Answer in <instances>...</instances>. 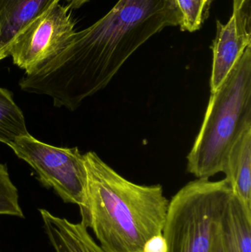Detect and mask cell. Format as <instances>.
Listing matches in <instances>:
<instances>
[{"label":"cell","instance_id":"1","mask_svg":"<svg viewBox=\"0 0 251 252\" xmlns=\"http://www.w3.org/2000/svg\"><path fill=\"white\" fill-rule=\"evenodd\" d=\"M180 22L176 0H119L94 25L75 32L56 57L25 74L19 87L48 96L56 107L75 111L106 88L149 38Z\"/></svg>","mask_w":251,"mask_h":252},{"label":"cell","instance_id":"2","mask_svg":"<svg viewBox=\"0 0 251 252\" xmlns=\"http://www.w3.org/2000/svg\"><path fill=\"white\" fill-rule=\"evenodd\" d=\"M84 158L87 187L81 222L106 252H143L146 242L163 232L169 201L162 185L130 182L94 151Z\"/></svg>","mask_w":251,"mask_h":252},{"label":"cell","instance_id":"3","mask_svg":"<svg viewBox=\"0 0 251 252\" xmlns=\"http://www.w3.org/2000/svg\"><path fill=\"white\" fill-rule=\"evenodd\" d=\"M251 124V45L222 84L211 93L206 115L187 157V171L197 179L221 173L225 157L242 130Z\"/></svg>","mask_w":251,"mask_h":252},{"label":"cell","instance_id":"4","mask_svg":"<svg viewBox=\"0 0 251 252\" xmlns=\"http://www.w3.org/2000/svg\"><path fill=\"white\" fill-rule=\"evenodd\" d=\"M234 191L224 179H198L169 202L162 235L166 252H216L221 223Z\"/></svg>","mask_w":251,"mask_h":252},{"label":"cell","instance_id":"5","mask_svg":"<svg viewBox=\"0 0 251 252\" xmlns=\"http://www.w3.org/2000/svg\"><path fill=\"white\" fill-rule=\"evenodd\" d=\"M10 148L18 158L28 163L40 182L52 188L65 203L85 204L87 171L84 154L75 148L53 146L30 133L16 139Z\"/></svg>","mask_w":251,"mask_h":252},{"label":"cell","instance_id":"6","mask_svg":"<svg viewBox=\"0 0 251 252\" xmlns=\"http://www.w3.org/2000/svg\"><path fill=\"white\" fill-rule=\"evenodd\" d=\"M69 9L60 1L56 3L15 38L10 56L25 74L33 72L67 47L75 32Z\"/></svg>","mask_w":251,"mask_h":252},{"label":"cell","instance_id":"7","mask_svg":"<svg viewBox=\"0 0 251 252\" xmlns=\"http://www.w3.org/2000/svg\"><path fill=\"white\" fill-rule=\"evenodd\" d=\"M251 45V0H234L228 23L217 22L210 91L215 92L226 78L236 62Z\"/></svg>","mask_w":251,"mask_h":252},{"label":"cell","instance_id":"8","mask_svg":"<svg viewBox=\"0 0 251 252\" xmlns=\"http://www.w3.org/2000/svg\"><path fill=\"white\" fill-rule=\"evenodd\" d=\"M60 0H0V62L10 56L15 38Z\"/></svg>","mask_w":251,"mask_h":252},{"label":"cell","instance_id":"9","mask_svg":"<svg viewBox=\"0 0 251 252\" xmlns=\"http://www.w3.org/2000/svg\"><path fill=\"white\" fill-rule=\"evenodd\" d=\"M222 172L234 194L251 213V124L243 128L231 145Z\"/></svg>","mask_w":251,"mask_h":252},{"label":"cell","instance_id":"10","mask_svg":"<svg viewBox=\"0 0 251 252\" xmlns=\"http://www.w3.org/2000/svg\"><path fill=\"white\" fill-rule=\"evenodd\" d=\"M44 230L56 252H106L81 223H72L41 209Z\"/></svg>","mask_w":251,"mask_h":252},{"label":"cell","instance_id":"11","mask_svg":"<svg viewBox=\"0 0 251 252\" xmlns=\"http://www.w3.org/2000/svg\"><path fill=\"white\" fill-rule=\"evenodd\" d=\"M224 252H251V213L234 194L221 223Z\"/></svg>","mask_w":251,"mask_h":252},{"label":"cell","instance_id":"12","mask_svg":"<svg viewBox=\"0 0 251 252\" xmlns=\"http://www.w3.org/2000/svg\"><path fill=\"white\" fill-rule=\"evenodd\" d=\"M29 133L23 112L9 90L0 87V142L10 147L16 139Z\"/></svg>","mask_w":251,"mask_h":252},{"label":"cell","instance_id":"13","mask_svg":"<svg viewBox=\"0 0 251 252\" xmlns=\"http://www.w3.org/2000/svg\"><path fill=\"white\" fill-rule=\"evenodd\" d=\"M182 31L193 32L200 29L206 20L212 0H176Z\"/></svg>","mask_w":251,"mask_h":252},{"label":"cell","instance_id":"14","mask_svg":"<svg viewBox=\"0 0 251 252\" xmlns=\"http://www.w3.org/2000/svg\"><path fill=\"white\" fill-rule=\"evenodd\" d=\"M0 216H10L24 219L19 204V195L9 175L5 164L0 163Z\"/></svg>","mask_w":251,"mask_h":252},{"label":"cell","instance_id":"15","mask_svg":"<svg viewBox=\"0 0 251 252\" xmlns=\"http://www.w3.org/2000/svg\"><path fill=\"white\" fill-rule=\"evenodd\" d=\"M166 241L163 235L153 236L144 244L143 252H166Z\"/></svg>","mask_w":251,"mask_h":252},{"label":"cell","instance_id":"16","mask_svg":"<svg viewBox=\"0 0 251 252\" xmlns=\"http://www.w3.org/2000/svg\"><path fill=\"white\" fill-rule=\"evenodd\" d=\"M91 0H68V6L69 8L77 9L84 5L85 3Z\"/></svg>","mask_w":251,"mask_h":252},{"label":"cell","instance_id":"17","mask_svg":"<svg viewBox=\"0 0 251 252\" xmlns=\"http://www.w3.org/2000/svg\"><path fill=\"white\" fill-rule=\"evenodd\" d=\"M216 252H224L223 244L222 232H220L219 239H218V248H217Z\"/></svg>","mask_w":251,"mask_h":252}]
</instances>
